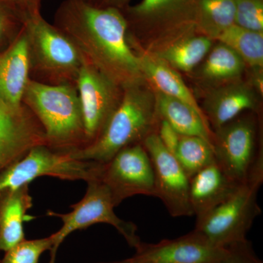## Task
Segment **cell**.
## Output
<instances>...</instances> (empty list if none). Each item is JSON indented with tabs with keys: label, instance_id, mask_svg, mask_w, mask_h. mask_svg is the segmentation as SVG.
Masks as SVG:
<instances>
[{
	"label": "cell",
	"instance_id": "ac0fdd59",
	"mask_svg": "<svg viewBox=\"0 0 263 263\" xmlns=\"http://www.w3.org/2000/svg\"><path fill=\"white\" fill-rule=\"evenodd\" d=\"M195 0H142L128 7V18L135 24L150 26L178 25L182 22L194 24Z\"/></svg>",
	"mask_w": 263,
	"mask_h": 263
},
{
	"label": "cell",
	"instance_id": "d4e9b609",
	"mask_svg": "<svg viewBox=\"0 0 263 263\" xmlns=\"http://www.w3.org/2000/svg\"><path fill=\"white\" fill-rule=\"evenodd\" d=\"M175 157L189 179L216 161L212 143L197 136H181Z\"/></svg>",
	"mask_w": 263,
	"mask_h": 263
},
{
	"label": "cell",
	"instance_id": "277c9868",
	"mask_svg": "<svg viewBox=\"0 0 263 263\" xmlns=\"http://www.w3.org/2000/svg\"><path fill=\"white\" fill-rule=\"evenodd\" d=\"M29 79L52 86H76L84 59L70 39L39 14L27 19Z\"/></svg>",
	"mask_w": 263,
	"mask_h": 263
},
{
	"label": "cell",
	"instance_id": "f1b7e54d",
	"mask_svg": "<svg viewBox=\"0 0 263 263\" xmlns=\"http://www.w3.org/2000/svg\"><path fill=\"white\" fill-rule=\"evenodd\" d=\"M220 263H263L254 252L252 243L245 239L226 247Z\"/></svg>",
	"mask_w": 263,
	"mask_h": 263
},
{
	"label": "cell",
	"instance_id": "ba28073f",
	"mask_svg": "<svg viewBox=\"0 0 263 263\" xmlns=\"http://www.w3.org/2000/svg\"><path fill=\"white\" fill-rule=\"evenodd\" d=\"M262 183L263 176H257L240 185L219 206L196 219L195 230L222 248L247 239V233L262 213L257 195Z\"/></svg>",
	"mask_w": 263,
	"mask_h": 263
},
{
	"label": "cell",
	"instance_id": "5b68a950",
	"mask_svg": "<svg viewBox=\"0 0 263 263\" xmlns=\"http://www.w3.org/2000/svg\"><path fill=\"white\" fill-rule=\"evenodd\" d=\"M216 162L238 184L263 176V151L258 120L254 114H240L213 131Z\"/></svg>",
	"mask_w": 263,
	"mask_h": 263
},
{
	"label": "cell",
	"instance_id": "f546056e",
	"mask_svg": "<svg viewBox=\"0 0 263 263\" xmlns=\"http://www.w3.org/2000/svg\"><path fill=\"white\" fill-rule=\"evenodd\" d=\"M23 22L41 14L43 0H4Z\"/></svg>",
	"mask_w": 263,
	"mask_h": 263
},
{
	"label": "cell",
	"instance_id": "4316f807",
	"mask_svg": "<svg viewBox=\"0 0 263 263\" xmlns=\"http://www.w3.org/2000/svg\"><path fill=\"white\" fill-rule=\"evenodd\" d=\"M235 24L263 32V0H234Z\"/></svg>",
	"mask_w": 263,
	"mask_h": 263
},
{
	"label": "cell",
	"instance_id": "ffe728a7",
	"mask_svg": "<svg viewBox=\"0 0 263 263\" xmlns=\"http://www.w3.org/2000/svg\"><path fill=\"white\" fill-rule=\"evenodd\" d=\"M138 57L143 77L155 86L156 91L181 100L205 116L177 71L153 55L144 53Z\"/></svg>",
	"mask_w": 263,
	"mask_h": 263
},
{
	"label": "cell",
	"instance_id": "5bb4252c",
	"mask_svg": "<svg viewBox=\"0 0 263 263\" xmlns=\"http://www.w3.org/2000/svg\"><path fill=\"white\" fill-rule=\"evenodd\" d=\"M258 100L254 88L240 81L222 84L207 95L202 109L212 130L238 117L245 110H257Z\"/></svg>",
	"mask_w": 263,
	"mask_h": 263
},
{
	"label": "cell",
	"instance_id": "d6a6232c",
	"mask_svg": "<svg viewBox=\"0 0 263 263\" xmlns=\"http://www.w3.org/2000/svg\"><path fill=\"white\" fill-rule=\"evenodd\" d=\"M251 86L256 91H258L259 94H262V68L252 69V85Z\"/></svg>",
	"mask_w": 263,
	"mask_h": 263
},
{
	"label": "cell",
	"instance_id": "9a60e30c",
	"mask_svg": "<svg viewBox=\"0 0 263 263\" xmlns=\"http://www.w3.org/2000/svg\"><path fill=\"white\" fill-rule=\"evenodd\" d=\"M29 80L28 43L23 27L14 42L0 53V100L10 106L22 105Z\"/></svg>",
	"mask_w": 263,
	"mask_h": 263
},
{
	"label": "cell",
	"instance_id": "8992f818",
	"mask_svg": "<svg viewBox=\"0 0 263 263\" xmlns=\"http://www.w3.org/2000/svg\"><path fill=\"white\" fill-rule=\"evenodd\" d=\"M70 208L72 211L66 214L48 211L47 215L59 218L62 221V228L51 235L53 246L48 263H56L58 249L71 233L93 224H107L114 227L133 248L136 249L142 242L137 233L136 224L123 220L116 214L110 191L100 180L87 182L84 197Z\"/></svg>",
	"mask_w": 263,
	"mask_h": 263
},
{
	"label": "cell",
	"instance_id": "3957f363",
	"mask_svg": "<svg viewBox=\"0 0 263 263\" xmlns=\"http://www.w3.org/2000/svg\"><path fill=\"white\" fill-rule=\"evenodd\" d=\"M22 103L41 123L48 148L70 155L87 145L76 86H52L29 80Z\"/></svg>",
	"mask_w": 263,
	"mask_h": 263
},
{
	"label": "cell",
	"instance_id": "4dcf8cb0",
	"mask_svg": "<svg viewBox=\"0 0 263 263\" xmlns=\"http://www.w3.org/2000/svg\"><path fill=\"white\" fill-rule=\"evenodd\" d=\"M157 133L164 148L175 156L179 147L181 135L168 122L161 119H159Z\"/></svg>",
	"mask_w": 263,
	"mask_h": 263
},
{
	"label": "cell",
	"instance_id": "e0dca14e",
	"mask_svg": "<svg viewBox=\"0 0 263 263\" xmlns=\"http://www.w3.org/2000/svg\"><path fill=\"white\" fill-rule=\"evenodd\" d=\"M32 206L29 185L0 192V252L26 239L24 222Z\"/></svg>",
	"mask_w": 263,
	"mask_h": 263
},
{
	"label": "cell",
	"instance_id": "e575fe53",
	"mask_svg": "<svg viewBox=\"0 0 263 263\" xmlns=\"http://www.w3.org/2000/svg\"><path fill=\"white\" fill-rule=\"evenodd\" d=\"M2 257H0V263H1Z\"/></svg>",
	"mask_w": 263,
	"mask_h": 263
},
{
	"label": "cell",
	"instance_id": "6da1fadb",
	"mask_svg": "<svg viewBox=\"0 0 263 263\" xmlns=\"http://www.w3.org/2000/svg\"><path fill=\"white\" fill-rule=\"evenodd\" d=\"M53 25L75 45L83 59L123 89L145 81L139 57L128 41L127 19L120 10L84 0H64Z\"/></svg>",
	"mask_w": 263,
	"mask_h": 263
},
{
	"label": "cell",
	"instance_id": "52a82bcc",
	"mask_svg": "<svg viewBox=\"0 0 263 263\" xmlns=\"http://www.w3.org/2000/svg\"><path fill=\"white\" fill-rule=\"evenodd\" d=\"M103 167L104 164L77 160L55 152L46 145H39L0 173V192L29 185L44 176L87 183L100 179Z\"/></svg>",
	"mask_w": 263,
	"mask_h": 263
},
{
	"label": "cell",
	"instance_id": "d6986e66",
	"mask_svg": "<svg viewBox=\"0 0 263 263\" xmlns=\"http://www.w3.org/2000/svg\"><path fill=\"white\" fill-rule=\"evenodd\" d=\"M155 98L159 119L168 122L181 136L200 137L212 144L214 133L205 116L181 100L158 91Z\"/></svg>",
	"mask_w": 263,
	"mask_h": 263
},
{
	"label": "cell",
	"instance_id": "1f68e13d",
	"mask_svg": "<svg viewBox=\"0 0 263 263\" xmlns=\"http://www.w3.org/2000/svg\"><path fill=\"white\" fill-rule=\"evenodd\" d=\"M129 2V0H89L88 3L100 8L112 7L120 10V8L125 7Z\"/></svg>",
	"mask_w": 263,
	"mask_h": 263
},
{
	"label": "cell",
	"instance_id": "8fae6325",
	"mask_svg": "<svg viewBox=\"0 0 263 263\" xmlns=\"http://www.w3.org/2000/svg\"><path fill=\"white\" fill-rule=\"evenodd\" d=\"M142 144L153 166L155 197L162 200L173 217L193 216L190 200V179L177 159L164 148L157 130L148 135Z\"/></svg>",
	"mask_w": 263,
	"mask_h": 263
},
{
	"label": "cell",
	"instance_id": "7c38bea8",
	"mask_svg": "<svg viewBox=\"0 0 263 263\" xmlns=\"http://www.w3.org/2000/svg\"><path fill=\"white\" fill-rule=\"evenodd\" d=\"M39 145H46V135L28 107L0 100V173Z\"/></svg>",
	"mask_w": 263,
	"mask_h": 263
},
{
	"label": "cell",
	"instance_id": "9c48e42d",
	"mask_svg": "<svg viewBox=\"0 0 263 263\" xmlns=\"http://www.w3.org/2000/svg\"><path fill=\"white\" fill-rule=\"evenodd\" d=\"M99 180L108 189L115 207L135 195L155 197L153 166L142 143L119 151L104 164Z\"/></svg>",
	"mask_w": 263,
	"mask_h": 263
},
{
	"label": "cell",
	"instance_id": "603a6c76",
	"mask_svg": "<svg viewBox=\"0 0 263 263\" xmlns=\"http://www.w3.org/2000/svg\"><path fill=\"white\" fill-rule=\"evenodd\" d=\"M235 15L234 0H195L194 24L213 41L235 24Z\"/></svg>",
	"mask_w": 263,
	"mask_h": 263
},
{
	"label": "cell",
	"instance_id": "cb8c5ba5",
	"mask_svg": "<svg viewBox=\"0 0 263 263\" xmlns=\"http://www.w3.org/2000/svg\"><path fill=\"white\" fill-rule=\"evenodd\" d=\"M216 41L224 43L252 69L263 67V32H256L233 24Z\"/></svg>",
	"mask_w": 263,
	"mask_h": 263
},
{
	"label": "cell",
	"instance_id": "4fadbf2b",
	"mask_svg": "<svg viewBox=\"0 0 263 263\" xmlns=\"http://www.w3.org/2000/svg\"><path fill=\"white\" fill-rule=\"evenodd\" d=\"M135 249L130 258L143 263H220L226 253V248L214 245L195 229L175 239L141 242Z\"/></svg>",
	"mask_w": 263,
	"mask_h": 263
},
{
	"label": "cell",
	"instance_id": "d590c367",
	"mask_svg": "<svg viewBox=\"0 0 263 263\" xmlns=\"http://www.w3.org/2000/svg\"><path fill=\"white\" fill-rule=\"evenodd\" d=\"M84 1H87L88 2V1H89V0H84Z\"/></svg>",
	"mask_w": 263,
	"mask_h": 263
},
{
	"label": "cell",
	"instance_id": "7402d4cb",
	"mask_svg": "<svg viewBox=\"0 0 263 263\" xmlns=\"http://www.w3.org/2000/svg\"><path fill=\"white\" fill-rule=\"evenodd\" d=\"M212 45L213 40L203 34L186 35L171 43L155 56L174 70L190 72L203 61Z\"/></svg>",
	"mask_w": 263,
	"mask_h": 263
},
{
	"label": "cell",
	"instance_id": "484cf974",
	"mask_svg": "<svg viewBox=\"0 0 263 263\" xmlns=\"http://www.w3.org/2000/svg\"><path fill=\"white\" fill-rule=\"evenodd\" d=\"M51 235L38 239L24 240L5 252L1 263H38L41 255L51 251Z\"/></svg>",
	"mask_w": 263,
	"mask_h": 263
},
{
	"label": "cell",
	"instance_id": "2e32d148",
	"mask_svg": "<svg viewBox=\"0 0 263 263\" xmlns=\"http://www.w3.org/2000/svg\"><path fill=\"white\" fill-rule=\"evenodd\" d=\"M240 185L214 162L190 179V200L194 215L201 218L226 201Z\"/></svg>",
	"mask_w": 263,
	"mask_h": 263
},
{
	"label": "cell",
	"instance_id": "44dd1931",
	"mask_svg": "<svg viewBox=\"0 0 263 263\" xmlns=\"http://www.w3.org/2000/svg\"><path fill=\"white\" fill-rule=\"evenodd\" d=\"M203 60L197 76L212 84L222 85L239 81L247 66L233 50L220 42L211 48Z\"/></svg>",
	"mask_w": 263,
	"mask_h": 263
},
{
	"label": "cell",
	"instance_id": "836d02e7",
	"mask_svg": "<svg viewBox=\"0 0 263 263\" xmlns=\"http://www.w3.org/2000/svg\"><path fill=\"white\" fill-rule=\"evenodd\" d=\"M96 263H143L137 262V261L133 260V259L128 258L124 259V260L115 261V262H96Z\"/></svg>",
	"mask_w": 263,
	"mask_h": 263
},
{
	"label": "cell",
	"instance_id": "7a4b0ae2",
	"mask_svg": "<svg viewBox=\"0 0 263 263\" xmlns=\"http://www.w3.org/2000/svg\"><path fill=\"white\" fill-rule=\"evenodd\" d=\"M146 80L124 88V94L103 133L82 149L70 154L77 160L107 163L119 151L142 143L157 130L159 117L155 94L146 86Z\"/></svg>",
	"mask_w": 263,
	"mask_h": 263
},
{
	"label": "cell",
	"instance_id": "83f0119b",
	"mask_svg": "<svg viewBox=\"0 0 263 263\" xmlns=\"http://www.w3.org/2000/svg\"><path fill=\"white\" fill-rule=\"evenodd\" d=\"M24 23L4 0H0V53L14 42Z\"/></svg>",
	"mask_w": 263,
	"mask_h": 263
},
{
	"label": "cell",
	"instance_id": "30bf717a",
	"mask_svg": "<svg viewBox=\"0 0 263 263\" xmlns=\"http://www.w3.org/2000/svg\"><path fill=\"white\" fill-rule=\"evenodd\" d=\"M76 87L80 98L87 146L103 133L120 105L124 89L84 60Z\"/></svg>",
	"mask_w": 263,
	"mask_h": 263
}]
</instances>
